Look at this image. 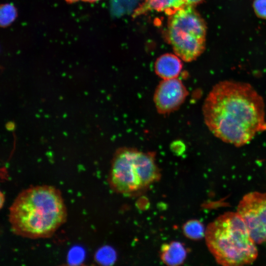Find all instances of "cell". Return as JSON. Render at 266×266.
I'll list each match as a JSON object with an SVG mask.
<instances>
[{
  "label": "cell",
  "mask_w": 266,
  "mask_h": 266,
  "mask_svg": "<svg viewBox=\"0 0 266 266\" xmlns=\"http://www.w3.org/2000/svg\"><path fill=\"white\" fill-rule=\"evenodd\" d=\"M0 208H1L3 206V204L4 202V195H3V194H2V193L1 192H0Z\"/></svg>",
  "instance_id": "15"
},
{
  "label": "cell",
  "mask_w": 266,
  "mask_h": 266,
  "mask_svg": "<svg viewBox=\"0 0 266 266\" xmlns=\"http://www.w3.org/2000/svg\"><path fill=\"white\" fill-rule=\"evenodd\" d=\"M65 0L68 3L72 4L73 3H75L78 1H82L84 2H86L92 3V2H97L100 0Z\"/></svg>",
  "instance_id": "14"
},
{
  "label": "cell",
  "mask_w": 266,
  "mask_h": 266,
  "mask_svg": "<svg viewBox=\"0 0 266 266\" xmlns=\"http://www.w3.org/2000/svg\"><path fill=\"white\" fill-rule=\"evenodd\" d=\"M204 0H145L135 13L139 15L148 10L164 11L169 14L189 6H195Z\"/></svg>",
  "instance_id": "8"
},
{
  "label": "cell",
  "mask_w": 266,
  "mask_h": 266,
  "mask_svg": "<svg viewBox=\"0 0 266 266\" xmlns=\"http://www.w3.org/2000/svg\"><path fill=\"white\" fill-rule=\"evenodd\" d=\"M161 175L155 152L122 147L114 154L108 182L114 192L134 197L146 191Z\"/></svg>",
  "instance_id": "4"
},
{
  "label": "cell",
  "mask_w": 266,
  "mask_h": 266,
  "mask_svg": "<svg viewBox=\"0 0 266 266\" xmlns=\"http://www.w3.org/2000/svg\"><path fill=\"white\" fill-rule=\"evenodd\" d=\"M253 8L257 17L266 20V0H254Z\"/></svg>",
  "instance_id": "13"
},
{
  "label": "cell",
  "mask_w": 266,
  "mask_h": 266,
  "mask_svg": "<svg viewBox=\"0 0 266 266\" xmlns=\"http://www.w3.org/2000/svg\"><path fill=\"white\" fill-rule=\"evenodd\" d=\"M206 32V23L195 6H186L169 14L166 39L182 61H193L203 52Z\"/></svg>",
  "instance_id": "5"
},
{
  "label": "cell",
  "mask_w": 266,
  "mask_h": 266,
  "mask_svg": "<svg viewBox=\"0 0 266 266\" xmlns=\"http://www.w3.org/2000/svg\"><path fill=\"white\" fill-rule=\"evenodd\" d=\"M61 191L51 185L32 186L19 193L9 208L8 221L16 235L30 239L52 236L67 219Z\"/></svg>",
  "instance_id": "2"
},
{
  "label": "cell",
  "mask_w": 266,
  "mask_h": 266,
  "mask_svg": "<svg viewBox=\"0 0 266 266\" xmlns=\"http://www.w3.org/2000/svg\"><path fill=\"white\" fill-rule=\"evenodd\" d=\"M189 92L178 78L162 79L156 88L153 101L158 113L167 115L178 109Z\"/></svg>",
  "instance_id": "7"
},
{
  "label": "cell",
  "mask_w": 266,
  "mask_h": 266,
  "mask_svg": "<svg viewBox=\"0 0 266 266\" xmlns=\"http://www.w3.org/2000/svg\"><path fill=\"white\" fill-rule=\"evenodd\" d=\"M182 66L181 59L176 54L166 53L156 60L154 70L162 79L175 78L180 74Z\"/></svg>",
  "instance_id": "9"
},
{
  "label": "cell",
  "mask_w": 266,
  "mask_h": 266,
  "mask_svg": "<svg viewBox=\"0 0 266 266\" xmlns=\"http://www.w3.org/2000/svg\"><path fill=\"white\" fill-rule=\"evenodd\" d=\"M187 254L186 249L182 243L173 241L162 245L160 258L167 266H177L184 262Z\"/></svg>",
  "instance_id": "10"
},
{
  "label": "cell",
  "mask_w": 266,
  "mask_h": 266,
  "mask_svg": "<svg viewBox=\"0 0 266 266\" xmlns=\"http://www.w3.org/2000/svg\"><path fill=\"white\" fill-rule=\"evenodd\" d=\"M184 234L188 238L199 240L204 235L205 231L202 223L196 219H192L186 222L182 227Z\"/></svg>",
  "instance_id": "11"
},
{
  "label": "cell",
  "mask_w": 266,
  "mask_h": 266,
  "mask_svg": "<svg viewBox=\"0 0 266 266\" xmlns=\"http://www.w3.org/2000/svg\"><path fill=\"white\" fill-rule=\"evenodd\" d=\"M237 212L254 242H266V193L253 192L245 195L238 204Z\"/></svg>",
  "instance_id": "6"
},
{
  "label": "cell",
  "mask_w": 266,
  "mask_h": 266,
  "mask_svg": "<svg viewBox=\"0 0 266 266\" xmlns=\"http://www.w3.org/2000/svg\"><path fill=\"white\" fill-rule=\"evenodd\" d=\"M205 237L209 251L222 266L250 264L258 256L255 242L237 212H226L217 218L208 225Z\"/></svg>",
  "instance_id": "3"
},
{
  "label": "cell",
  "mask_w": 266,
  "mask_h": 266,
  "mask_svg": "<svg viewBox=\"0 0 266 266\" xmlns=\"http://www.w3.org/2000/svg\"><path fill=\"white\" fill-rule=\"evenodd\" d=\"M202 112L212 134L237 147L266 131L264 101L247 83L225 80L217 83L206 96Z\"/></svg>",
  "instance_id": "1"
},
{
  "label": "cell",
  "mask_w": 266,
  "mask_h": 266,
  "mask_svg": "<svg viewBox=\"0 0 266 266\" xmlns=\"http://www.w3.org/2000/svg\"><path fill=\"white\" fill-rule=\"evenodd\" d=\"M96 259L102 265H111L116 260V253L111 247L104 246L98 251Z\"/></svg>",
  "instance_id": "12"
}]
</instances>
